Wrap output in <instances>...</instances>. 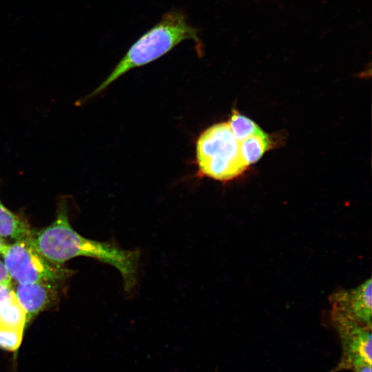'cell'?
<instances>
[{
	"label": "cell",
	"mask_w": 372,
	"mask_h": 372,
	"mask_svg": "<svg viewBox=\"0 0 372 372\" xmlns=\"http://www.w3.org/2000/svg\"><path fill=\"white\" fill-rule=\"evenodd\" d=\"M241 156L247 166L257 162L269 148L271 142L262 130L239 141Z\"/></svg>",
	"instance_id": "9"
},
{
	"label": "cell",
	"mask_w": 372,
	"mask_h": 372,
	"mask_svg": "<svg viewBox=\"0 0 372 372\" xmlns=\"http://www.w3.org/2000/svg\"><path fill=\"white\" fill-rule=\"evenodd\" d=\"M196 158L200 176L228 181L247 168L240 152L239 141L228 123L214 124L204 130L196 144Z\"/></svg>",
	"instance_id": "3"
},
{
	"label": "cell",
	"mask_w": 372,
	"mask_h": 372,
	"mask_svg": "<svg viewBox=\"0 0 372 372\" xmlns=\"http://www.w3.org/2000/svg\"><path fill=\"white\" fill-rule=\"evenodd\" d=\"M1 256L11 280L18 284L58 282L72 273L45 258L33 247L30 238L7 244Z\"/></svg>",
	"instance_id": "4"
},
{
	"label": "cell",
	"mask_w": 372,
	"mask_h": 372,
	"mask_svg": "<svg viewBox=\"0 0 372 372\" xmlns=\"http://www.w3.org/2000/svg\"><path fill=\"white\" fill-rule=\"evenodd\" d=\"M23 331L0 325V348L9 351H17L22 342Z\"/></svg>",
	"instance_id": "12"
},
{
	"label": "cell",
	"mask_w": 372,
	"mask_h": 372,
	"mask_svg": "<svg viewBox=\"0 0 372 372\" xmlns=\"http://www.w3.org/2000/svg\"><path fill=\"white\" fill-rule=\"evenodd\" d=\"M234 137L240 141L247 137L254 134L261 129L252 120L233 110L231 116L227 122Z\"/></svg>",
	"instance_id": "11"
},
{
	"label": "cell",
	"mask_w": 372,
	"mask_h": 372,
	"mask_svg": "<svg viewBox=\"0 0 372 372\" xmlns=\"http://www.w3.org/2000/svg\"><path fill=\"white\" fill-rule=\"evenodd\" d=\"M30 240L40 254L54 264L61 265L77 256L90 257L115 267L122 276L125 292H131L137 285L140 250L123 249L114 242L82 236L72 228L64 205L55 220L32 233Z\"/></svg>",
	"instance_id": "1"
},
{
	"label": "cell",
	"mask_w": 372,
	"mask_h": 372,
	"mask_svg": "<svg viewBox=\"0 0 372 372\" xmlns=\"http://www.w3.org/2000/svg\"><path fill=\"white\" fill-rule=\"evenodd\" d=\"M32 234L27 223L10 211L0 201V236L15 241L29 238Z\"/></svg>",
	"instance_id": "8"
},
{
	"label": "cell",
	"mask_w": 372,
	"mask_h": 372,
	"mask_svg": "<svg viewBox=\"0 0 372 372\" xmlns=\"http://www.w3.org/2000/svg\"><path fill=\"white\" fill-rule=\"evenodd\" d=\"M353 372H371V364H364L355 367Z\"/></svg>",
	"instance_id": "15"
},
{
	"label": "cell",
	"mask_w": 372,
	"mask_h": 372,
	"mask_svg": "<svg viewBox=\"0 0 372 372\" xmlns=\"http://www.w3.org/2000/svg\"><path fill=\"white\" fill-rule=\"evenodd\" d=\"M11 278L3 261L0 260V284H11Z\"/></svg>",
	"instance_id": "13"
},
{
	"label": "cell",
	"mask_w": 372,
	"mask_h": 372,
	"mask_svg": "<svg viewBox=\"0 0 372 372\" xmlns=\"http://www.w3.org/2000/svg\"><path fill=\"white\" fill-rule=\"evenodd\" d=\"M13 291L11 284H0V302L8 298Z\"/></svg>",
	"instance_id": "14"
},
{
	"label": "cell",
	"mask_w": 372,
	"mask_h": 372,
	"mask_svg": "<svg viewBox=\"0 0 372 372\" xmlns=\"http://www.w3.org/2000/svg\"><path fill=\"white\" fill-rule=\"evenodd\" d=\"M7 245V243L6 242V241L3 240V238H2L1 236H0V256L2 255Z\"/></svg>",
	"instance_id": "16"
},
{
	"label": "cell",
	"mask_w": 372,
	"mask_h": 372,
	"mask_svg": "<svg viewBox=\"0 0 372 372\" xmlns=\"http://www.w3.org/2000/svg\"><path fill=\"white\" fill-rule=\"evenodd\" d=\"M371 288L369 278L354 289L333 293L329 298L331 311L371 328Z\"/></svg>",
	"instance_id": "6"
},
{
	"label": "cell",
	"mask_w": 372,
	"mask_h": 372,
	"mask_svg": "<svg viewBox=\"0 0 372 372\" xmlns=\"http://www.w3.org/2000/svg\"><path fill=\"white\" fill-rule=\"evenodd\" d=\"M14 291L26 313L27 322H29L56 300L58 296L57 282L18 284Z\"/></svg>",
	"instance_id": "7"
},
{
	"label": "cell",
	"mask_w": 372,
	"mask_h": 372,
	"mask_svg": "<svg viewBox=\"0 0 372 372\" xmlns=\"http://www.w3.org/2000/svg\"><path fill=\"white\" fill-rule=\"evenodd\" d=\"M331 317L342 346L340 360L332 372L371 364V328L335 311H331Z\"/></svg>",
	"instance_id": "5"
},
{
	"label": "cell",
	"mask_w": 372,
	"mask_h": 372,
	"mask_svg": "<svg viewBox=\"0 0 372 372\" xmlns=\"http://www.w3.org/2000/svg\"><path fill=\"white\" fill-rule=\"evenodd\" d=\"M186 41L200 46L198 30L183 11L173 9L165 12L155 25L132 44L107 77L89 97L99 94L127 72L158 59Z\"/></svg>",
	"instance_id": "2"
},
{
	"label": "cell",
	"mask_w": 372,
	"mask_h": 372,
	"mask_svg": "<svg viewBox=\"0 0 372 372\" xmlns=\"http://www.w3.org/2000/svg\"><path fill=\"white\" fill-rule=\"evenodd\" d=\"M26 322V313L13 291L0 302V325L24 330Z\"/></svg>",
	"instance_id": "10"
}]
</instances>
